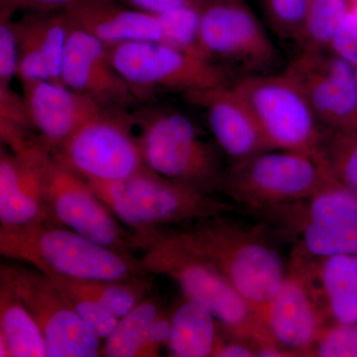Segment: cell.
Instances as JSON below:
<instances>
[{
    "label": "cell",
    "mask_w": 357,
    "mask_h": 357,
    "mask_svg": "<svg viewBox=\"0 0 357 357\" xmlns=\"http://www.w3.org/2000/svg\"><path fill=\"white\" fill-rule=\"evenodd\" d=\"M165 229L182 245L217 268L256 314L287 275V265L262 225L252 227L225 215Z\"/></svg>",
    "instance_id": "6da1fadb"
},
{
    "label": "cell",
    "mask_w": 357,
    "mask_h": 357,
    "mask_svg": "<svg viewBox=\"0 0 357 357\" xmlns=\"http://www.w3.org/2000/svg\"><path fill=\"white\" fill-rule=\"evenodd\" d=\"M132 234L135 250L142 251L143 270L172 279L185 297L213 312L223 333L255 344L273 340L255 310L217 268L182 245L166 229Z\"/></svg>",
    "instance_id": "7a4b0ae2"
},
{
    "label": "cell",
    "mask_w": 357,
    "mask_h": 357,
    "mask_svg": "<svg viewBox=\"0 0 357 357\" xmlns=\"http://www.w3.org/2000/svg\"><path fill=\"white\" fill-rule=\"evenodd\" d=\"M0 253L46 275L77 280H132L146 276L139 259L52 222L0 227Z\"/></svg>",
    "instance_id": "3957f363"
},
{
    "label": "cell",
    "mask_w": 357,
    "mask_h": 357,
    "mask_svg": "<svg viewBox=\"0 0 357 357\" xmlns=\"http://www.w3.org/2000/svg\"><path fill=\"white\" fill-rule=\"evenodd\" d=\"M86 182L132 234L241 211L232 202L222 201L217 195L162 177L146 167L123 180Z\"/></svg>",
    "instance_id": "277c9868"
},
{
    "label": "cell",
    "mask_w": 357,
    "mask_h": 357,
    "mask_svg": "<svg viewBox=\"0 0 357 357\" xmlns=\"http://www.w3.org/2000/svg\"><path fill=\"white\" fill-rule=\"evenodd\" d=\"M333 182L309 155L270 150L231 162L220 192L241 211L261 220L272 211L303 201Z\"/></svg>",
    "instance_id": "5b68a950"
},
{
    "label": "cell",
    "mask_w": 357,
    "mask_h": 357,
    "mask_svg": "<svg viewBox=\"0 0 357 357\" xmlns=\"http://www.w3.org/2000/svg\"><path fill=\"white\" fill-rule=\"evenodd\" d=\"M133 119L140 128L138 141L147 169L210 194L220 192L225 169L220 156L187 115L159 109L145 110Z\"/></svg>",
    "instance_id": "8992f818"
},
{
    "label": "cell",
    "mask_w": 357,
    "mask_h": 357,
    "mask_svg": "<svg viewBox=\"0 0 357 357\" xmlns=\"http://www.w3.org/2000/svg\"><path fill=\"white\" fill-rule=\"evenodd\" d=\"M261 222L307 257L357 255V194L331 182L312 196L272 211Z\"/></svg>",
    "instance_id": "52a82bcc"
},
{
    "label": "cell",
    "mask_w": 357,
    "mask_h": 357,
    "mask_svg": "<svg viewBox=\"0 0 357 357\" xmlns=\"http://www.w3.org/2000/svg\"><path fill=\"white\" fill-rule=\"evenodd\" d=\"M231 86L252 112L272 150L316 158L323 126L285 73L249 75L236 79Z\"/></svg>",
    "instance_id": "ba28073f"
},
{
    "label": "cell",
    "mask_w": 357,
    "mask_h": 357,
    "mask_svg": "<svg viewBox=\"0 0 357 357\" xmlns=\"http://www.w3.org/2000/svg\"><path fill=\"white\" fill-rule=\"evenodd\" d=\"M4 284L27 307L43 333L47 357L102 356V345L50 277L20 262L0 267Z\"/></svg>",
    "instance_id": "9c48e42d"
},
{
    "label": "cell",
    "mask_w": 357,
    "mask_h": 357,
    "mask_svg": "<svg viewBox=\"0 0 357 357\" xmlns=\"http://www.w3.org/2000/svg\"><path fill=\"white\" fill-rule=\"evenodd\" d=\"M107 48L115 69L137 98L151 89L185 96L234 84L227 68L162 42H128Z\"/></svg>",
    "instance_id": "30bf717a"
},
{
    "label": "cell",
    "mask_w": 357,
    "mask_h": 357,
    "mask_svg": "<svg viewBox=\"0 0 357 357\" xmlns=\"http://www.w3.org/2000/svg\"><path fill=\"white\" fill-rule=\"evenodd\" d=\"M133 124L126 109H102L52 154L84 180H123L145 168Z\"/></svg>",
    "instance_id": "8fae6325"
},
{
    "label": "cell",
    "mask_w": 357,
    "mask_h": 357,
    "mask_svg": "<svg viewBox=\"0 0 357 357\" xmlns=\"http://www.w3.org/2000/svg\"><path fill=\"white\" fill-rule=\"evenodd\" d=\"M41 168L50 222L115 250L128 253L135 250L132 232L122 227L83 177L56 159L50 150L45 152Z\"/></svg>",
    "instance_id": "7c38bea8"
},
{
    "label": "cell",
    "mask_w": 357,
    "mask_h": 357,
    "mask_svg": "<svg viewBox=\"0 0 357 357\" xmlns=\"http://www.w3.org/2000/svg\"><path fill=\"white\" fill-rule=\"evenodd\" d=\"M199 46L204 58L229 69L236 66L243 77L269 74L279 62L273 42L245 0H208L202 8Z\"/></svg>",
    "instance_id": "4fadbf2b"
},
{
    "label": "cell",
    "mask_w": 357,
    "mask_h": 357,
    "mask_svg": "<svg viewBox=\"0 0 357 357\" xmlns=\"http://www.w3.org/2000/svg\"><path fill=\"white\" fill-rule=\"evenodd\" d=\"M297 84L321 126H357L354 67L332 50L301 51L284 70Z\"/></svg>",
    "instance_id": "5bb4252c"
},
{
    "label": "cell",
    "mask_w": 357,
    "mask_h": 357,
    "mask_svg": "<svg viewBox=\"0 0 357 357\" xmlns=\"http://www.w3.org/2000/svg\"><path fill=\"white\" fill-rule=\"evenodd\" d=\"M257 314L275 342L295 356H311L328 325L304 275L293 261L280 287Z\"/></svg>",
    "instance_id": "9a60e30c"
},
{
    "label": "cell",
    "mask_w": 357,
    "mask_h": 357,
    "mask_svg": "<svg viewBox=\"0 0 357 357\" xmlns=\"http://www.w3.org/2000/svg\"><path fill=\"white\" fill-rule=\"evenodd\" d=\"M61 83L105 109H126L136 100L100 40L73 25L61 66Z\"/></svg>",
    "instance_id": "2e32d148"
},
{
    "label": "cell",
    "mask_w": 357,
    "mask_h": 357,
    "mask_svg": "<svg viewBox=\"0 0 357 357\" xmlns=\"http://www.w3.org/2000/svg\"><path fill=\"white\" fill-rule=\"evenodd\" d=\"M48 148L40 141L24 151H0V227H24L50 222L43 187L42 158Z\"/></svg>",
    "instance_id": "e0dca14e"
},
{
    "label": "cell",
    "mask_w": 357,
    "mask_h": 357,
    "mask_svg": "<svg viewBox=\"0 0 357 357\" xmlns=\"http://www.w3.org/2000/svg\"><path fill=\"white\" fill-rule=\"evenodd\" d=\"M30 126L39 140L56 151L84 122L105 107L61 82L20 83Z\"/></svg>",
    "instance_id": "ac0fdd59"
},
{
    "label": "cell",
    "mask_w": 357,
    "mask_h": 357,
    "mask_svg": "<svg viewBox=\"0 0 357 357\" xmlns=\"http://www.w3.org/2000/svg\"><path fill=\"white\" fill-rule=\"evenodd\" d=\"M185 96L204 109L218 147L231 162L272 150L252 112L231 84Z\"/></svg>",
    "instance_id": "d6986e66"
},
{
    "label": "cell",
    "mask_w": 357,
    "mask_h": 357,
    "mask_svg": "<svg viewBox=\"0 0 357 357\" xmlns=\"http://www.w3.org/2000/svg\"><path fill=\"white\" fill-rule=\"evenodd\" d=\"M18 43L17 79L61 82V66L73 24L61 13H28L15 21Z\"/></svg>",
    "instance_id": "ffe728a7"
},
{
    "label": "cell",
    "mask_w": 357,
    "mask_h": 357,
    "mask_svg": "<svg viewBox=\"0 0 357 357\" xmlns=\"http://www.w3.org/2000/svg\"><path fill=\"white\" fill-rule=\"evenodd\" d=\"M328 324L357 323V255L312 258L293 251Z\"/></svg>",
    "instance_id": "44dd1931"
},
{
    "label": "cell",
    "mask_w": 357,
    "mask_h": 357,
    "mask_svg": "<svg viewBox=\"0 0 357 357\" xmlns=\"http://www.w3.org/2000/svg\"><path fill=\"white\" fill-rule=\"evenodd\" d=\"M63 13L73 25L107 47L162 40L161 23L156 15L126 8L114 0H77Z\"/></svg>",
    "instance_id": "7402d4cb"
},
{
    "label": "cell",
    "mask_w": 357,
    "mask_h": 357,
    "mask_svg": "<svg viewBox=\"0 0 357 357\" xmlns=\"http://www.w3.org/2000/svg\"><path fill=\"white\" fill-rule=\"evenodd\" d=\"M171 333L167 349L174 357H213L220 326L213 312L185 297L170 312Z\"/></svg>",
    "instance_id": "603a6c76"
},
{
    "label": "cell",
    "mask_w": 357,
    "mask_h": 357,
    "mask_svg": "<svg viewBox=\"0 0 357 357\" xmlns=\"http://www.w3.org/2000/svg\"><path fill=\"white\" fill-rule=\"evenodd\" d=\"M0 335L10 357H47L43 333L20 298L0 283Z\"/></svg>",
    "instance_id": "cb8c5ba5"
},
{
    "label": "cell",
    "mask_w": 357,
    "mask_h": 357,
    "mask_svg": "<svg viewBox=\"0 0 357 357\" xmlns=\"http://www.w3.org/2000/svg\"><path fill=\"white\" fill-rule=\"evenodd\" d=\"M314 161L331 181L357 194V126L323 128Z\"/></svg>",
    "instance_id": "d4e9b609"
},
{
    "label": "cell",
    "mask_w": 357,
    "mask_h": 357,
    "mask_svg": "<svg viewBox=\"0 0 357 357\" xmlns=\"http://www.w3.org/2000/svg\"><path fill=\"white\" fill-rule=\"evenodd\" d=\"M161 310L156 297L141 301L137 306L119 319L114 330L105 338L102 356L139 357Z\"/></svg>",
    "instance_id": "484cf974"
},
{
    "label": "cell",
    "mask_w": 357,
    "mask_h": 357,
    "mask_svg": "<svg viewBox=\"0 0 357 357\" xmlns=\"http://www.w3.org/2000/svg\"><path fill=\"white\" fill-rule=\"evenodd\" d=\"M59 277L73 288L100 303L119 319L145 299V296L151 288V280L148 275L132 280L121 281L77 280Z\"/></svg>",
    "instance_id": "4316f807"
},
{
    "label": "cell",
    "mask_w": 357,
    "mask_h": 357,
    "mask_svg": "<svg viewBox=\"0 0 357 357\" xmlns=\"http://www.w3.org/2000/svg\"><path fill=\"white\" fill-rule=\"evenodd\" d=\"M349 6V0H312L296 39L301 51L330 50Z\"/></svg>",
    "instance_id": "83f0119b"
},
{
    "label": "cell",
    "mask_w": 357,
    "mask_h": 357,
    "mask_svg": "<svg viewBox=\"0 0 357 357\" xmlns=\"http://www.w3.org/2000/svg\"><path fill=\"white\" fill-rule=\"evenodd\" d=\"M202 8L203 6L181 7L156 15L161 23L162 43L206 59L199 46Z\"/></svg>",
    "instance_id": "f1b7e54d"
},
{
    "label": "cell",
    "mask_w": 357,
    "mask_h": 357,
    "mask_svg": "<svg viewBox=\"0 0 357 357\" xmlns=\"http://www.w3.org/2000/svg\"><path fill=\"white\" fill-rule=\"evenodd\" d=\"M62 289L72 302L79 318L91 328L100 340H105L114 330L119 318L105 309L100 303L73 288L57 275H47Z\"/></svg>",
    "instance_id": "f546056e"
},
{
    "label": "cell",
    "mask_w": 357,
    "mask_h": 357,
    "mask_svg": "<svg viewBox=\"0 0 357 357\" xmlns=\"http://www.w3.org/2000/svg\"><path fill=\"white\" fill-rule=\"evenodd\" d=\"M267 20L279 36L295 40L312 0H262Z\"/></svg>",
    "instance_id": "4dcf8cb0"
},
{
    "label": "cell",
    "mask_w": 357,
    "mask_h": 357,
    "mask_svg": "<svg viewBox=\"0 0 357 357\" xmlns=\"http://www.w3.org/2000/svg\"><path fill=\"white\" fill-rule=\"evenodd\" d=\"M311 356L357 357V323L328 324L317 340Z\"/></svg>",
    "instance_id": "1f68e13d"
},
{
    "label": "cell",
    "mask_w": 357,
    "mask_h": 357,
    "mask_svg": "<svg viewBox=\"0 0 357 357\" xmlns=\"http://www.w3.org/2000/svg\"><path fill=\"white\" fill-rule=\"evenodd\" d=\"M13 17V14L0 13V89H10L17 77V34Z\"/></svg>",
    "instance_id": "d6a6232c"
},
{
    "label": "cell",
    "mask_w": 357,
    "mask_h": 357,
    "mask_svg": "<svg viewBox=\"0 0 357 357\" xmlns=\"http://www.w3.org/2000/svg\"><path fill=\"white\" fill-rule=\"evenodd\" d=\"M77 0H0V13L13 14L26 10L28 13H61Z\"/></svg>",
    "instance_id": "836d02e7"
},
{
    "label": "cell",
    "mask_w": 357,
    "mask_h": 357,
    "mask_svg": "<svg viewBox=\"0 0 357 357\" xmlns=\"http://www.w3.org/2000/svg\"><path fill=\"white\" fill-rule=\"evenodd\" d=\"M170 333V312L162 307L158 317L155 319L151 330H150L146 342L140 352L139 357L159 356L162 347H167V344H168Z\"/></svg>",
    "instance_id": "e575fe53"
},
{
    "label": "cell",
    "mask_w": 357,
    "mask_h": 357,
    "mask_svg": "<svg viewBox=\"0 0 357 357\" xmlns=\"http://www.w3.org/2000/svg\"><path fill=\"white\" fill-rule=\"evenodd\" d=\"M333 53L347 61L352 66L357 65V28L342 22L333 40L331 49Z\"/></svg>",
    "instance_id": "d590c367"
},
{
    "label": "cell",
    "mask_w": 357,
    "mask_h": 357,
    "mask_svg": "<svg viewBox=\"0 0 357 357\" xmlns=\"http://www.w3.org/2000/svg\"><path fill=\"white\" fill-rule=\"evenodd\" d=\"M213 357H256L251 340L227 335L220 330Z\"/></svg>",
    "instance_id": "8d00e7d4"
},
{
    "label": "cell",
    "mask_w": 357,
    "mask_h": 357,
    "mask_svg": "<svg viewBox=\"0 0 357 357\" xmlns=\"http://www.w3.org/2000/svg\"><path fill=\"white\" fill-rule=\"evenodd\" d=\"M122 3L144 13L158 14L185 6H204L208 0H121Z\"/></svg>",
    "instance_id": "74e56055"
},
{
    "label": "cell",
    "mask_w": 357,
    "mask_h": 357,
    "mask_svg": "<svg viewBox=\"0 0 357 357\" xmlns=\"http://www.w3.org/2000/svg\"><path fill=\"white\" fill-rule=\"evenodd\" d=\"M354 76H356V81L357 84V65L354 66Z\"/></svg>",
    "instance_id": "f35d334b"
},
{
    "label": "cell",
    "mask_w": 357,
    "mask_h": 357,
    "mask_svg": "<svg viewBox=\"0 0 357 357\" xmlns=\"http://www.w3.org/2000/svg\"><path fill=\"white\" fill-rule=\"evenodd\" d=\"M349 2H357V0H349Z\"/></svg>",
    "instance_id": "ab89813d"
}]
</instances>
